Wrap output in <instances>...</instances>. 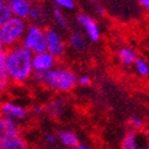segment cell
Instances as JSON below:
<instances>
[{
	"mask_svg": "<svg viewBox=\"0 0 149 149\" xmlns=\"http://www.w3.org/2000/svg\"><path fill=\"white\" fill-rule=\"evenodd\" d=\"M33 54L23 45H18L6 52V69L11 82L24 84L33 74Z\"/></svg>",
	"mask_w": 149,
	"mask_h": 149,
	"instance_id": "cell-1",
	"label": "cell"
},
{
	"mask_svg": "<svg viewBox=\"0 0 149 149\" xmlns=\"http://www.w3.org/2000/svg\"><path fill=\"white\" fill-rule=\"evenodd\" d=\"M32 79L55 92H70L79 84L77 74L65 67H54L48 72L33 73Z\"/></svg>",
	"mask_w": 149,
	"mask_h": 149,
	"instance_id": "cell-2",
	"label": "cell"
},
{
	"mask_svg": "<svg viewBox=\"0 0 149 149\" xmlns=\"http://www.w3.org/2000/svg\"><path fill=\"white\" fill-rule=\"evenodd\" d=\"M28 28L29 23L25 19L12 17L0 28V42L8 49L20 45Z\"/></svg>",
	"mask_w": 149,
	"mask_h": 149,
	"instance_id": "cell-3",
	"label": "cell"
},
{
	"mask_svg": "<svg viewBox=\"0 0 149 149\" xmlns=\"http://www.w3.org/2000/svg\"><path fill=\"white\" fill-rule=\"evenodd\" d=\"M20 45L28 49L33 55H38L48 52L45 29L33 25V24H29V28Z\"/></svg>",
	"mask_w": 149,
	"mask_h": 149,
	"instance_id": "cell-4",
	"label": "cell"
},
{
	"mask_svg": "<svg viewBox=\"0 0 149 149\" xmlns=\"http://www.w3.org/2000/svg\"><path fill=\"white\" fill-rule=\"evenodd\" d=\"M45 35L48 53H50L55 58L63 56L66 53V42L61 32L53 26H48L45 28Z\"/></svg>",
	"mask_w": 149,
	"mask_h": 149,
	"instance_id": "cell-5",
	"label": "cell"
},
{
	"mask_svg": "<svg viewBox=\"0 0 149 149\" xmlns=\"http://www.w3.org/2000/svg\"><path fill=\"white\" fill-rule=\"evenodd\" d=\"M120 149H149V135L144 131H129L124 136Z\"/></svg>",
	"mask_w": 149,
	"mask_h": 149,
	"instance_id": "cell-6",
	"label": "cell"
},
{
	"mask_svg": "<svg viewBox=\"0 0 149 149\" xmlns=\"http://www.w3.org/2000/svg\"><path fill=\"white\" fill-rule=\"evenodd\" d=\"M0 116L6 117L16 123H19V122H24L28 118L29 112L23 106H19L11 102H4L0 104Z\"/></svg>",
	"mask_w": 149,
	"mask_h": 149,
	"instance_id": "cell-7",
	"label": "cell"
},
{
	"mask_svg": "<svg viewBox=\"0 0 149 149\" xmlns=\"http://www.w3.org/2000/svg\"><path fill=\"white\" fill-rule=\"evenodd\" d=\"M77 22L84 28L86 35L88 36V38L92 42L99 41V38H100V30H99V26L97 25L95 20L92 17L84 13V12H79L77 15Z\"/></svg>",
	"mask_w": 149,
	"mask_h": 149,
	"instance_id": "cell-8",
	"label": "cell"
},
{
	"mask_svg": "<svg viewBox=\"0 0 149 149\" xmlns=\"http://www.w3.org/2000/svg\"><path fill=\"white\" fill-rule=\"evenodd\" d=\"M56 65V58L50 53H42L38 55H33L32 58V68L33 73H43L48 72L55 67Z\"/></svg>",
	"mask_w": 149,
	"mask_h": 149,
	"instance_id": "cell-9",
	"label": "cell"
},
{
	"mask_svg": "<svg viewBox=\"0 0 149 149\" xmlns=\"http://www.w3.org/2000/svg\"><path fill=\"white\" fill-rule=\"evenodd\" d=\"M16 136H19L18 123L0 116V144L16 137Z\"/></svg>",
	"mask_w": 149,
	"mask_h": 149,
	"instance_id": "cell-10",
	"label": "cell"
},
{
	"mask_svg": "<svg viewBox=\"0 0 149 149\" xmlns=\"http://www.w3.org/2000/svg\"><path fill=\"white\" fill-rule=\"evenodd\" d=\"M28 19L31 22L30 24H33V25L42 28L44 25H48L50 17H49V13H48V11H47V8L43 4L33 3L31 12H30V16H29Z\"/></svg>",
	"mask_w": 149,
	"mask_h": 149,
	"instance_id": "cell-11",
	"label": "cell"
},
{
	"mask_svg": "<svg viewBox=\"0 0 149 149\" xmlns=\"http://www.w3.org/2000/svg\"><path fill=\"white\" fill-rule=\"evenodd\" d=\"M7 3L12 10L13 17L28 20L33 3H31L30 0H8Z\"/></svg>",
	"mask_w": 149,
	"mask_h": 149,
	"instance_id": "cell-12",
	"label": "cell"
},
{
	"mask_svg": "<svg viewBox=\"0 0 149 149\" xmlns=\"http://www.w3.org/2000/svg\"><path fill=\"white\" fill-rule=\"evenodd\" d=\"M45 113L50 118H60L66 111V100L63 98H54L44 106Z\"/></svg>",
	"mask_w": 149,
	"mask_h": 149,
	"instance_id": "cell-13",
	"label": "cell"
},
{
	"mask_svg": "<svg viewBox=\"0 0 149 149\" xmlns=\"http://www.w3.org/2000/svg\"><path fill=\"white\" fill-rule=\"evenodd\" d=\"M68 42H69V45L72 47V49H74L75 52H84L85 49L87 48V40H86V36L80 30L73 31L69 35Z\"/></svg>",
	"mask_w": 149,
	"mask_h": 149,
	"instance_id": "cell-14",
	"label": "cell"
},
{
	"mask_svg": "<svg viewBox=\"0 0 149 149\" xmlns=\"http://www.w3.org/2000/svg\"><path fill=\"white\" fill-rule=\"evenodd\" d=\"M56 137H57V141H60L62 144L68 148L73 149L77 146H79L78 136L70 130H58L56 132Z\"/></svg>",
	"mask_w": 149,
	"mask_h": 149,
	"instance_id": "cell-15",
	"label": "cell"
},
{
	"mask_svg": "<svg viewBox=\"0 0 149 149\" xmlns=\"http://www.w3.org/2000/svg\"><path fill=\"white\" fill-rule=\"evenodd\" d=\"M11 84V79L6 69V53L0 56V94L4 93Z\"/></svg>",
	"mask_w": 149,
	"mask_h": 149,
	"instance_id": "cell-16",
	"label": "cell"
},
{
	"mask_svg": "<svg viewBox=\"0 0 149 149\" xmlns=\"http://www.w3.org/2000/svg\"><path fill=\"white\" fill-rule=\"evenodd\" d=\"M118 57L120 62L124 66H132L136 63V61L139 60L137 54H136L131 48L129 47H123L118 50Z\"/></svg>",
	"mask_w": 149,
	"mask_h": 149,
	"instance_id": "cell-17",
	"label": "cell"
},
{
	"mask_svg": "<svg viewBox=\"0 0 149 149\" xmlns=\"http://www.w3.org/2000/svg\"><path fill=\"white\" fill-rule=\"evenodd\" d=\"M0 149H29L26 141L22 136H16L0 144Z\"/></svg>",
	"mask_w": 149,
	"mask_h": 149,
	"instance_id": "cell-18",
	"label": "cell"
},
{
	"mask_svg": "<svg viewBox=\"0 0 149 149\" xmlns=\"http://www.w3.org/2000/svg\"><path fill=\"white\" fill-rule=\"evenodd\" d=\"M52 17L53 19L55 20V23H57V25L62 29L67 30L68 29V20L63 13V11H62L60 7L57 6H54L53 10H52Z\"/></svg>",
	"mask_w": 149,
	"mask_h": 149,
	"instance_id": "cell-19",
	"label": "cell"
},
{
	"mask_svg": "<svg viewBox=\"0 0 149 149\" xmlns=\"http://www.w3.org/2000/svg\"><path fill=\"white\" fill-rule=\"evenodd\" d=\"M12 17H13V13H12V10H11L8 3L4 1V0H0V28H1L6 22H8Z\"/></svg>",
	"mask_w": 149,
	"mask_h": 149,
	"instance_id": "cell-20",
	"label": "cell"
},
{
	"mask_svg": "<svg viewBox=\"0 0 149 149\" xmlns=\"http://www.w3.org/2000/svg\"><path fill=\"white\" fill-rule=\"evenodd\" d=\"M135 67H136V72H137L141 77L149 75V65L143 58H139L137 61H136Z\"/></svg>",
	"mask_w": 149,
	"mask_h": 149,
	"instance_id": "cell-21",
	"label": "cell"
},
{
	"mask_svg": "<svg viewBox=\"0 0 149 149\" xmlns=\"http://www.w3.org/2000/svg\"><path fill=\"white\" fill-rule=\"evenodd\" d=\"M54 5L62 8H66V10H74L77 7V3L73 1V0H55Z\"/></svg>",
	"mask_w": 149,
	"mask_h": 149,
	"instance_id": "cell-22",
	"label": "cell"
},
{
	"mask_svg": "<svg viewBox=\"0 0 149 149\" xmlns=\"http://www.w3.org/2000/svg\"><path fill=\"white\" fill-rule=\"evenodd\" d=\"M130 124H131V127L134 128V130H137V131H141L143 125H144V122L141 117H137V116H134L130 118Z\"/></svg>",
	"mask_w": 149,
	"mask_h": 149,
	"instance_id": "cell-23",
	"label": "cell"
},
{
	"mask_svg": "<svg viewBox=\"0 0 149 149\" xmlns=\"http://www.w3.org/2000/svg\"><path fill=\"white\" fill-rule=\"evenodd\" d=\"M44 141L48 143V144H54L56 141H57V137H56V134H45L44 135Z\"/></svg>",
	"mask_w": 149,
	"mask_h": 149,
	"instance_id": "cell-24",
	"label": "cell"
},
{
	"mask_svg": "<svg viewBox=\"0 0 149 149\" xmlns=\"http://www.w3.org/2000/svg\"><path fill=\"white\" fill-rule=\"evenodd\" d=\"M32 113L36 115V116H40L42 113H45V110H44V106L42 105H35L32 107Z\"/></svg>",
	"mask_w": 149,
	"mask_h": 149,
	"instance_id": "cell-25",
	"label": "cell"
},
{
	"mask_svg": "<svg viewBox=\"0 0 149 149\" xmlns=\"http://www.w3.org/2000/svg\"><path fill=\"white\" fill-rule=\"evenodd\" d=\"M79 84L82 85V86H88L91 84V78L87 77V75H81L79 78Z\"/></svg>",
	"mask_w": 149,
	"mask_h": 149,
	"instance_id": "cell-26",
	"label": "cell"
},
{
	"mask_svg": "<svg viewBox=\"0 0 149 149\" xmlns=\"http://www.w3.org/2000/svg\"><path fill=\"white\" fill-rule=\"evenodd\" d=\"M139 3H140V5L143 6V8H146V10L149 11V0H140Z\"/></svg>",
	"mask_w": 149,
	"mask_h": 149,
	"instance_id": "cell-27",
	"label": "cell"
},
{
	"mask_svg": "<svg viewBox=\"0 0 149 149\" xmlns=\"http://www.w3.org/2000/svg\"><path fill=\"white\" fill-rule=\"evenodd\" d=\"M95 11L98 12V13H103V12H104V7H103L100 4H97V6H95Z\"/></svg>",
	"mask_w": 149,
	"mask_h": 149,
	"instance_id": "cell-28",
	"label": "cell"
},
{
	"mask_svg": "<svg viewBox=\"0 0 149 149\" xmlns=\"http://www.w3.org/2000/svg\"><path fill=\"white\" fill-rule=\"evenodd\" d=\"M6 52H7V50H6V48L4 47V44H3L1 42H0V56H1V55H4Z\"/></svg>",
	"mask_w": 149,
	"mask_h": 149,
	"instance_id": "cell-29",
	"label": "cell"
},
{
	"mask_svg": "<svg viewBox=\"0 0 149 149\" xmlns=\"http://www.w3.org/2000/svg\"><path fill=\"white\" fill-rule=\"evenodd\" d=\"M73 149H90V148L86 147V146H84V144H79V146H77L75 148H73Z\"/></svg>",
	"mask_w": 149,
	"mask_h": 149,
	"instance_id": "cell-30",
	"label": "cell"
},
{
	"mask_svg": "<svg viewBox=\"0 0 149 149\" xmlns=\"http://www.w3.org/2000/svg\"><path fill=\"white\" fill-rule=\"evenodd\" d=\"M54 149H62V148H54Z\"/></svg>",
	"mask_w": 149,
	"mask_h": 149,
	"instance_id": "cell-31",
	"label": "cell"
}]
</instances>
